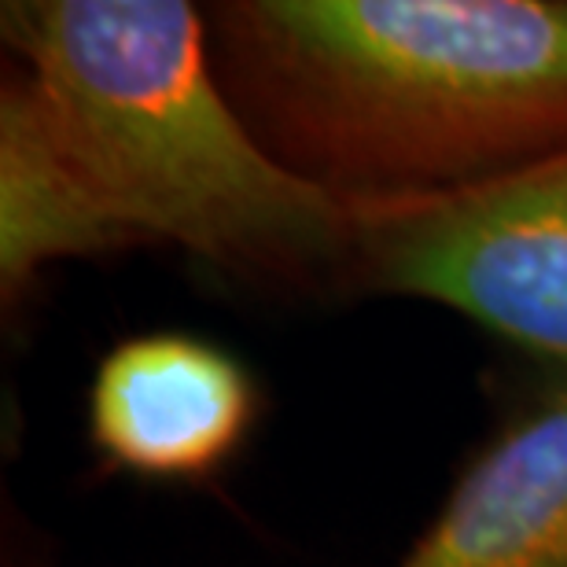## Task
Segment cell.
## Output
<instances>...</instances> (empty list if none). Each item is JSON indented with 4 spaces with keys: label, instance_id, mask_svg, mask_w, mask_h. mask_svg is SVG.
<instances>
[{
    "label": "cell",
    "instance_id": "obj_2",
    "mask_svg": "<svg viewBox=\"0 0 567 567\" xmlns=\"http://www.w3.org/2000/svg\"><path fill=\"white\" fill-rule=\"evenodd\" d=\"M0 38L74 163L144 247L240 280H347L354 214L255 137L185 0H8Z\"/></svg>",
    "mask_w": 567,
    "mask_h": 567
},
{
    "label": "cell",
    "instance_id": "obj_3",
    "mask_svg": "<svg viewBox=\"0 0 567 567\" xmlns=\"http://www.w3.org/2000/svg\"><path fill=\"white\" fill-rule=\"evenodd\" d=\"M347 207V280L446 306L567 377V144L450 196Z\"/></svg>",
    "mask_w": 567,
    "mask_h": 567
},
{
    "label": "cell",
    "instance_id": "obj_6",
    "mask_svg": "<svg viewBox=\"0 0 567 567\" xmlns=\"http://www.w3.org/2000/svg\"><path fill=\"white\" fill-rule=\"evenodd\" d=\"M144 247L107 207L55 133L22 66L0 78V295L22 302L38 277L71 258Z\"/></svg>",
    "mask_w": 567,
    "mask_h": 567
},
{
    "label": "cell",
    "instance_id": "obj_4",
    "mask_svg": "<svg viewBox=\"0 0 567 567\" xmlns=\"http://www.w3.org/2000/svg\"><path fill=\"white\" fill-rule=\"evenodd\" d=\"M258 421L240 358L188 332H144L100 358L89 383V442L111 468L196 483L236 457Z\"/></svg>",
    "mask_w": 567,
    "mask_h": 567
},
{
    "label": "cell",
    "instance_id": "obj_1",
    "mask_svg": "<svg viewBox=\"0 0 567 567\" xmlns=\"http://www.w3.org/2000/svg\"><path fill=\"white\" fill-rule=\"evenodd\" d=\"M207 33L255 137L343 203L450 196L567 144V0H225Z\"/></svg>",
    "mask_w": 567,
    "mask_h": 567
},
{
    "label": "cell",
    "instance_id": "obj_5",
    "mask_svg": "<svg viewBox=\"0 0 567 567\" xmlns=\"http://www.w3.org/2000/svg\"><path fill=\"white\" fill-rule=\"evenodd\" d=\"M402 567H567L564 372L464 464Z\"/></svg>",
    "mask_w": 567,
    "mask_h": 567
}]
</instances>
